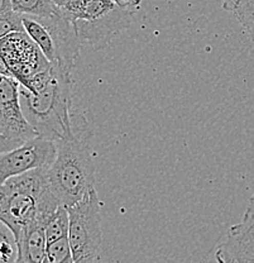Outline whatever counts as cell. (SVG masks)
I'll return each mask as SVG.
<instances>
[{"label": "cell", "mask_w": 254, "mask_h": 263, "mask_svg": "<svg viewBox=\"0 0 254 263\" xmlns=\"http://www.w3.org/2000/svg\"><path fill=\"white\" fill-rule=\"evenodd\" d=\"M70 68L51 62L19 94L23 113L38 136L52 141L75 137L72 128V79Z\"/></svg>", "instance_id": "cell-1"}, {"label": "cell", "mask_w": 254, "mask_h": 263, "mask_svg": "<svg viewBox=\"0 0 254 263\" xmlns=\"http://www.w3.org/2000/svg\"><path fill=\"white\" fill-rule=\"evenodd\" d=\"M60 205L48 183L47 167L10 177L0 186V220L12 229L15 239L29 224L46 227Z\"/></svg>", "instance_id": "cell-2"}, {"label": "cell", "mask_w": 254, "mask_h": 263, "mask_svg": "<svg viewBox=\"0 0 254 263\" xmlns=\"http://www.w3.org/2000/svg\"><path fill=\"white\" fill-rule=\"evenodd\" d=\"M51 191L68 208L95 187V162L91 152L77 137L56 141V156L47 167Z\"/></svg>", "instance_id": "cell-3"}, {"label": "cell", "mask_w": 254, "mask_h": 263, "mask_svg": "<svg viewBox=\"0 0 254 263\" xmlns=\"http://www.w3.org/2000/svg\"><path fill=\"white\" fill-rule=\"evenodd\" d=\"M61 9L75 23L83 43L97 51L132 24L135 12L113 0H70Z\"/></svg>", "instance_id": "cell-4"}, {"label": "cell", "mask_w": 254, "mask_h": 263, "mask_svg": "<svg viewBox=\"0 0 254 263\" xmlns=\"http://www.w3.org/2000/svg\"><path fill=\"white\" fill-rule=\"evenodd\" d=\"M22 22L24 31L41 48L48 61L57 62L72 70L83 41L75 23L62 9L57 14L48 16L23 14Z\"/></svg>", "instance_id": "cell-5"}, {"label": "cell", "mask_w": 254, "mask_h": 263, "mask_svg": "<svg viewBox=\"0 0 254 263\" xmlns=\"http://www.w3.org/2000/svg\"><path fill=\"white\" fill-rule=\"evenodd\" d=\"M68 239L73 263H89L99 259L103 243L102 201L95 187L80 201L67 208Z\"/></svg>", "instance_id": "cell-6"}, {"label": "cell", "mask_w": 254, "mask_h": 263, "mask_svg": "<svg viewBox=\"0 0 254 263\" xmlns=\"http://www.w3.org/2000/svg\"><path fill=\"white\" fill-rule=\"evenodd\" d=\"M0 54L10 73L23 86L51 65L27 32H13L0 40Z\"/></svg>", "instance_id": "cell-7"}, {"label": "cell", "mask_w": 254, "mask_h": 263, "mask_svg": "<svg viewBox=\"0 0 254 263\" xmlns=\"http://www.w3.org/2000/svg\"><path fill=\"white\" fill-rule=\"evenodd\" d=\"M56 156V142L37 136L8 152L0 153V186L10 177L31 170L48 167Z\"/></svg>", "instance_id": "cell-8"}, {"label": "cell", "mask_w": 254, "mask_h": 263, "mask_svg": "<svg viewBox=\"0 0 254 263\" xmlns=\"http://www.w3.org/2000/svg\"><path fill=\"white\" fill-rule=\"evenodd\" d=\"M19 89L21 82L14 76L0 73V133L24 143L38 133L23 113Z\"/></svg>", "instance_id": "cell-9"}, {"label": "cell", "mask_w": 254, "mask_h": 263, "mask_svg": "<svg viewBox=\"0 0 254 263\" xmlns=\"http://www.w3.org/2000/svg\"><path fill=\"white\" fill-rule=\"evenodd\" d=\"M215 259L220 263H254V194L242 221L230 227L218 247Z\"/></svg>", "instance_id": "cell-10"}, {"label": "cell", "mask_w": 254, "mask_h": 263, "mask_svg": "<svg viewBox=\"0 0 254 263\" xmlns=\"http://www.w3.org/2000/svg\"><path fill=\"white\" fill-rule=\"evenodd\" d=\"M17 245V263H46L47 238L43 224L32 223L22 229Z\"/></svg>", "instance_id": "cell-11"}, {"label": "cell", "mask_w": 254, "mask_h": 263, "mask_svg": "<svg viewBox=\"0 0 254 263\" xmlns=\"http://www.w3.org/2000/svg\"><path fill=\"white\" fill-rule=\"evenodd\" d=\"M10 3L12 9L22 15L48 16L57 14L61 10L53 0H10Z\"/></svg>", "instance_id": "cell-12"}, {"label": "cell", "mask_w": 254, "mask_h": 263, "mask_svg": "<svg viewBox=\"0 0 254 263\" xmlns=\"http://www.w3.org/2000/svg\"><path fill=\"white\" fill-rule=\"evenodd\" d=\"M68 227H70V220H68L67 208L65 205H60L58 209L51 216V219L45 227L47 243L53 242L58 238L67 237Z\"/></svg>", "instance_id": "cell-13"}, {"label": "cell", "mask_w": 254, "mask_h": 263, "mask_svg": "<svg viewBox=\"0 0 254 263\" xmlns=\"http://www.w3.org/2000/svg\"><path fill=\"white\" fill-rule=\"evenodd\" d=\"M18 259V245L12 229L0 220V263H13Z\"/></svg>", "instance_id": "cell-14"}, {"label": "cell", "mask_w": 254, "mask_h": 263, "mask_svg": "<svg viewBox=\"0 0 254 263\" xmlns=\"http://www.w3.org/2000/svg\"><path fill=\"white\" fill-rule=\"evenodd\" d=\"M46 263H73L72 248L68 235L47 243Z\"/></svg>", "instance_id": "cell-15"}, {"label": "cell", "mask_w": 254, "mask_h": 263, "mask_svg": "<svg viewBox=\"0 0 254 263\" xmlns=\"http://www.w3.org/2000/svg\"><path fill=\"white\" fill-rule=\"evenodd\" d=\"M234 14L242 24L243 29L254 42V0H242Z\"/></svg>", "instance_id": "cell-16"}, {"label": "cell", "mask_w": 254, "mask_h": 263, "mask_svg": "<svg viewBox=\"0 0 254 263\" xmlns=\"http://www.w3.org/2000/svg\"><path fill=\"white\" fill-rule=\"evenodd\" d=\"M13 32H26L22 22V15L15 13L14 10L0 14V40Z\"/></svg>", "instance_id": "cell-17"}, {"label": "cell", "mask_w": 254, "mask_h": 263, "mask_svg": "<svg viewBox=\"0 0 254 263\" xmlns=\"http://www.w3.org/2000/svg\"><path fill=\"white\" fill-rule=\"evenodd\" d=\"M21 144H23V142L18 141V139H13L10 137H7L3 133H0V153L14 149V148L19 147Z\"/></svg>", "instance_id": "cell-18"}, {"label": "cell", "mask_w": 254, "mask_h": 263, "mask_svg": "<svg viewBox=\"0 0 254 263\" xmlns=\"http://www.w3.org/2000/svg\"><path fill=\"white\" fill-rule=\"evenodd\" d=\"M113 2H115L116 4L122 8H127V9L135 10L136 8L141 5L142 0H113Z\"/></svg>", "instance_id": "cell-19"}, {"label": "cell", "mask_w": 254, "mask_h": 263, "mask_svg": "<svg viewBox=\"0 0 254 263\" xmlns=\"http://www.w3.org/2000/svg\"><path fill=\"white\" fill-rule=\"evenodd\" d=\"M242 0H223V8L226 12L234 13V10L237 9V7L239 5V3Z\"/></svg>", "instance_id": "cell-20"}, {"label": "cell", "mask_w": 254, "mask_h": 263, "mask_svg": "<svg viewBox=\"0 0 254 263\" xmlns=\"http://www.w3.org/2000/svg\"><path fill=\"white\" fill-rule=\"evenodd\" d=\"M12 3L10 0H0V14H5L8 12H12Z\"/></svg>", "instance_id": "cell-21"}, {"label": "cell", "mask_w": 254, "mask_h": 263, "mask_svg": "<svg viewBox=\"0 0 254 263\" xmlns=\"http://www.w3.org/2000/svg\"><path fill=\"white\" fill-rule=\"evenodd\" d=\"M53 2H54V4H56L58 8H64L65 5H66L67 3L70 2V0H53Z\"/></svg>", "instance_id": "cell-22"}]
</instances>
